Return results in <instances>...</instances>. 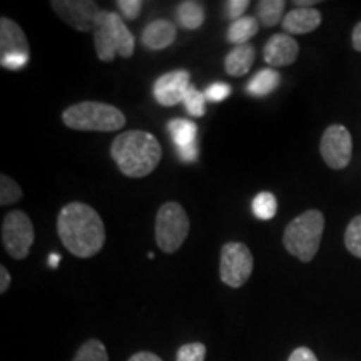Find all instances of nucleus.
I'll use <instances>...</instances> for the list:
<instances>
[{
    "label": "nucleus",
    "mask_w": 361,
    "mask_h": 361,
    "mask_svg": "<svg viewBox=\"0 0 361 361\" xmlns=\"http://www.w3.org/2000/svg\"><path fill=\"white\" fill-rule=\"evenodd\" d=\"M57 233L62 245L78 258H92L104 247L106 228L94 207L69 202L57 216Z\"/></svg>",
    "instance_id": "f257e3e1"
},
{
    "label": "nucleus",
    "mask_w": 361,
    "mask_h": 361,
    "mask_svg": "<svg viewBox=\"0 0 361 361\" xmlns=\"http://www.w3.org/2000/svg\"><path fill=\"white\" fill-rule=\"evenodd\" d=\"M111 156L124 176L141 179L157 168L162 157V147L151 133L126 130L112 141Z\"/></svg>",
    "instance_id": "f03ea898"
},
{
    "label": "nucleus",
    "mask_w": 361,
    "mask_h": 361,
    "mask_svg": "<svg viewBox=\"0 0 361 361\" xmlns=\"http://www.w3.org/2000/svg\"><path fill=\"white\" fill-rule=\"evenodd\" d=\"M324 231V216L322 211H305L286 226L283 234L284 250L303 263L313 261L322 245Z\"/></svg>",
    "instance_id": "7ed1b4c3"
},
{
    "label": "nucleus",
    "mask_w": 361,
    "mask_h": 361,
    "mask_svg": "<svg viewBox=\"0 0 361 361\" xmlns=\"http://www.w3.org/2000/svg\"><path fill=\"white\" fill-rule=\"evenodd\" d=\"M62 121L69 129L87 133H114L124 128L126 116L116 106L106 102L84 101L67 107Z\"/></svg>",
    "instance_id": "20e7f679"
},
{
    "label": "nucleus",
    "mask_w": 361,
    "mask_h": 361,
    "mask_svg": "<svg viewBox=\"0 0 361 361\" xmlns=\"http://www.w3.org/2000/svg\"><path fill=\"white\" fill-rule=\"evenodd\" d=\"M92 32L96 54L102 62L114 61L116 56L133 57L135 39L119 13L102 11Z\"/></svg>",
    "instance_id": "39448f33"
},
{
    "label": "nucleus",
    "mask_w": 361,
    "mask_h": 361,
    "mask_svg": "<svg viewBox=\"0 0 361 361\" xmlns=\"http://www.w3.org/2000/svg\"><path fill=\"white\" fill-rule=\"evenodd\" d=\"M189 234V218L179 202H166L156 216V241L162 252L173 255Z\"/></svg>",
    "instance_id": "423d86ee"
},
{
    "label": "nucleus",
    "mask_w": 361,
    "mask_h": 361,
    "mask_svg": "<svg viewBox=\"0 0 361 361\" xmlns=\"http://www.w3.org/2000/svg\"><path fill=\"white\" fill-rule=\"evenodd\" d=\"M252 255L250 247L243 243H226L221 247L219 256V276L221 281L229 288H241L251 278Z\"/></svg>",
    "instance_id": "0eeeda50"
},
{
    "label": "nucleus",
    "mask_w": 361,
    "mask_h": 361,
    "mask_svg": "<svg viewBox=\"0 0 361 361\" xmlns=\"http://www.w3.org/2000/svg\"><path fill=\"white\" fill-rule=\"evenodd\" d=\"M34 224L24 211H11L2 223V245L13 259H25L34 245Z\"/></svg>",
    "instance_id": "6e6552de"
},
{
    "label": "nucleus",
    "mask_w": 361,
    "mask_h": 361,
    "mask_svg": "<svg viewBox=\"0 0 361 361\" xmlns=\"http://www.w3.org/2000/svg\"><path fill=\"white\" fill-rule=\"evenodd\" d=\"M319 151L328 168L345 169L353 156V139L350 130L341 124L329 126L323 133Z\"/></svg>",
    "instance_id": "1a4fd4ad"
},
{
    "label": "nucleus",
    "mask_w": 361,
    "mask_h": 361,
    "mask_svg": "<svg viewBox=\"0 0 361 361\" xmlns=\"http://www.w3.org/2000/svg\"><path fill=\"white\" fill-rule=\"evenodd\" d=\"M51 6L54 12L79 32H89L96 29V24L101 17V7L92 0H52Z\"/></svg>",
    "instance_id": "9d476101"
},
{
    "label": "nucleus",
    "mask_w": 361,
    "mask_h": 361,
    "mask_svg": "<svg viewBox=\"0 0 361 361\" xmlns=\"http://www.w3.org/2000/svg\"><path fill=\"white\" fill-rule=\"evenodd\" d=\"M189 85H191V75L188 71H173L168 74H162L156 80L152 94L161 106L173 107L184 101Z\"/></svg>",
    "instance_id": "9b49d317"
},
{
    "label": "nucleus",
    "mask_w": 361,
    "mask_h": 361,
    "mask_svg": "<svg viewBox=\"0 0 361 361\" xmlns=\"http://www.w3.org/2000/svg\"><path fill=\"white\" fill-rule=\"evenodd\" d=\"M168 133L178 147L179 159L184 162H194L197 159V126L188 119H171L168 123Z\"/></svg>",
    "instance_id": "f8f14e48"
},
{
    "label": "nucleus",
    "mask_w": 361,
    "mask_h": 361,
    "mask_svg": "<svg viewBox=\"0 0 361 361\" xmlns=\"http://www.w3.org/2000/svg\"><path fill=\"white\" fill-rule=\"evenodd\" d=\"M300 54V45L291 35L274 34L264 45L263 57L271 67H286L295 64Z\"/></svg>",
    "instance_id": "ddd939ff"
},
{
    "label": "nucleus",
    "mask_w": 361,
    "mask_h": 361,
    "mask_svg": "<svg viewBox=\"0 0 361 361\" xmlns=\"http://www.w3.org/2000/svg\"><path fill=\"white\" fill-rule=\"evenodd\" d=\"M29 57V40L12 19H0V59Z\"/></svg>",
    "instance_id": "4468645a"
},
{
    "label": "nucleus",
    "mask_w": 361,
    "mask_h": 361,
    "mask_svg": "<svg viewBox=\"0 0 361 361\" xmlns=\"http://www.w3.org/2000/svg\"><path fill=\"white\" fill-rule=\"evenodd\" d=\"M322 24V12L313 7H296L284 16L283 29L288 35H305Z\"/></svg>",
    "instance_id": "2eb2a0df"
},
{
    "label": "nucleus",
    "mask_w": 361,
    "mask_h": 361,
    "mask_svg": "<svg viewBox=\"0 0 361 361\" xmlns=\"http://www.w3.org/2000/svg\"><path fill=\"white\" fill-rule=\"evenodd\" d=\"M178 30L171 20H152L151 24L144 27L141 40L142 45L149 51H162V49L169 47L176 40Z\"/></svg>",
    "instance_id": "dca6fc26"
},
{
    "label": "nucleus",
    "mask_w": 361,
    "mask_h": 361,
    "mask_svg": "<svg viewBox=\"0 0 361 361\" xmlns=\"http://www.w3.org/2000/svg\"><path fill=\"white\" fill-rule=\"evenodd\" d=\"M255 59L256 51L251 44L236 45V47L231 49V52L226 56L224 69L229 75H233V78H241V75L250 72Z\"/></svg>",
    "instance_id": "f3484780"
},
{
    "label": "nucleus",
    "mask_w": 361,
    "mask_h": 361,
    "mask_svg": "<svg viewBox=\"0 0 361 361\" xmlns=\"http://www.w3.org/2000/svg\"><path fill=\"white\" fill-rule=\"evenodd\" d=\"M279 80H281V78H279V74L274 69H261L247 82L246 92L255 97L269 96L273 90H276Z\"/></svg>",
    "instance_id": "a211bd4d"
},
{
    "label": "nucleus",
    "mask_w": 361,
    "mask_h": 361,
    "mask_svg": "<svg viewBox=\"0 0 361 361\" xmlns=\"http://www.w3.org/2000/svg\"><path fill=\"white\" fill-rule=\"evenodd\" d=\"M176 16H178V22L183 29L196 30L204 24L206 13L202 4L194 2V0H184L178 6Z\"/></svg>",
    "instance_id": "6ab92c4d"
},
{
    "label": "nucleus",
    "mask_w": 361,
    "mask_h": 361,
    "mask_svg": "<svg viewBox=\"0 0 361 361\" xmlns=\"http://www.w3.org/2000/svg\"><path fill=\"white\" fill-rule=\"evenodd\" d=\"M259 30V22L255 17H241V19L231 22L228 29V42H231L234 45H245L250 44L247 40L251 37H255Z\"/></svg>",
    "instance_id": "aec40b11"
},
{
    "label": "nucleus",
    "mask_w": 361,
    "mask_h": 361,
    "mask_svg": "<svg viewBox=\"0 0 361 361\" xmlns=\"http://www.w3.org/2000/svg\"><path fill=\"white\" fill-rule=\"evenodd\" d=\"M284 7L286 2L283 0H261L258 2V17L264 27H274L279 20L284 19Z\"/></svg>",
    "instance_id": "412c9836"
},
{
    "label": "nucleus",
    "mask_w": 361,
    "mask_h": 361,
    "mask_svg": "<svg viewBox=\"0 0 361 361\" xmlns=\"http://www.w3.org/2000/svg\"><path fill=\"white\" fill-rule=\"evenodd\" d=\"M252 214L261 221L273 219L278 213V201L274 194L271 192H258L251 202Z\"/></svg>",
    "instance_id": "4be33fe9"
},
{
    "label": "nucleus",
    "mask_w": 361,
    "mask_h": 361,
    "mask_svg": "<svg viewBox=\"0 0 361 361\" xmlns=\"http://www.w3.org/2000/svg\"><path fill=\"white\" fill-rule=\"evenodd\" d=\"M72 361H109V355L102 341L87 340L80 345Z\"/></svg>",
    "instance_id": "5701e85b"
},
{
    "label": "nucleus",
    "mask_w": 361,
    "mask_h": 361,
    "mask_svg": "<svg viewBox=\"0 0 361 361\" xmlns=\"http://www.w3.org/2000/svg\"><path fill=\"white\" fill-rule=\"evenodd\" d=\"M22 200V189L19 184L7 174L0 176V206L16 204Z\"/></svg>",
    "instance_id": "b1692460"
},
{
    "label": "nucleus",
    "mask_w": 361,
    "mask_h": 361,
    "mask_svg": "<svg viewBox=\"0 0 361 361\" xmlns=\"http://www.w3.org/2000/svg\"><path fill=\"white\" fill-rule=\"evenodd\" d=\"M345 245L351 255L361 259V214L350 221L345 231Z\"/></svg>",
    "instance_id": "393cba45"
},
{
    "label": "nucleus",
    "mask_w": 361,
    "mask_h": 361,
    "mask_svg": "<svg viewBox=\"0 0 361 361\" xmlns=\"http://www.w3.org/2000/svg\"><path fill=\"white\" fill-rule=\"evenodd\" d=\"M184 106H186V111L194 117L204 116V107H206V96L204 92L197 90L194 85H189L186 90V96H184Z\"/></svg>",
    "instance_id": "a878e982"
},
{
    "label": "nucleus",
    "mask_w": 361,
    "mask_h": 361,
    "mask_svg": "<svg viewBox=\"0 0 361 361\" xmlns=\"http://www.w3.org/2000/svg\"><path fill=\"white\" fill-rule=\"evenodd\" d=\"M206 351L204 343H188L178 350L176 361H204Z\"/></svg>",
    "instance_id": "bb28decb"
},
{
    "label": "nucleus",
    "mask_w": 361,
    "mask_h": 361,
    "mask_svg": "<svg viewBox=\"0 0 361 361\" xmlns=\"http://www.w3.org/2000/svg\"><path fill=\"white\" fill-rule=\"evenodd\" d=\"M116 6L119 7V11L123 13L124 19L135 20L142 11L144 2H141V0H117Z\"/></svg>",
    "instance_id": "cd10ccee"
},
{
    "label": "nucleus",
    "mask_w": 361,
    "mask_h": 361,
    "mask_svg": "<svg viewBox=\"0 0 361 361\" xmlns=\"http://www.w3.org/2000/svg\"><path fill=\"white\" fill-rule=\"evenodd\" d=\"M229 94H231V85H228L224 82H214L204 90L206 99H207V101H211V102L224 101V99L228 97Z\"/></svg>",
    "instance_id": "c85d7f7f"
},
{
    "label": "nucleus",
    "mask_w": 361,
    "mask_h": 361,
    "mask_svg": "<svg viewBox=\"0 0 361 361\" xmlns=\"http://www.w3.org/2000/svg\"><path fill=\"white\" fill-rule=\"evenodd\" d=\"M247 7H250V0H229V2H224L226 16L233 22L241 19Z\"/></svg>",
    "instance_id": "c756f323"
},
{
    "label": "nucleus",
    "mask_w": 361,
    "mask_h": 361,
    "mask_svg": "<svg viewBox=\"0 0 361 361\" xmlns=\"http://www.w3.org/2000/svg\"><path fill=\"white\" fill-rule=\"evenodd\" d=\"M288 361H318V358H316V355L310 348H306V346H300V348L293 351Z\"/></svg>",
    "instance_id": "7c9ffc66"
},
{
    "label": "nucleus",
    "mask_w": 361,
    "mask_h": 361,
    "mask_svg": "<svg viewBox=\"0 0 361 361\" xmlns=\"http://www.w3.org/2000/svg\"><path fill=\"white\" fill-rule=\"evenodd\" d=\"M11 286V273H8L6 266H0V293H6Z\"/></svg>",
    "instance_id": "2f4dec72"
},
{
    "label": "nucleus",
    "mask_w": 361,
    "mask_h": 361,
    "mask_svg": "<svg viewBox=\"0 0 361 361\" xmlns=\"http://www.w3.org/2000/svg\"><path fill=\"white\" fill-rule=\"evenodd\" d=\"M128 361H162L159 356L151 353V351H141V353H135L130 356Z\"/></svg>",
    "instance_id": "473e14b6"
},
{
    "label": "nucleus",
    "mask_w": 361,
    "mask_h": 361,
    "mask_svg": "<svg viewBox=\"0 0 361 361\" xmlns=\"http://www.w3.org/2000/svg\"><path fill=\"white\" fill-rule=\"evenodd\" d=\"M351 44H353L356 52H361V22L355 25L353 34H351Z\"/></svg>",
    "instance_id": "72a5a7b5"
},
{
    "label": "nucleus",
    "mask_w": 361,
    "mask_h": 361,
    "mask_svg": "<svg viewBox=\"0 0 361 361\" xmlns=\"http://www.w3.org/2000/svg\"><path fill=\"white\" fill-rule=\"evenodd\" d=\"M295 4L296 7H311V6H316V0H296V2H293Z\"/></svg>",
    "instance_id": "f704fd0d"
},
{
    "label": "nucleus",
    "mask_w": 361,
    "mask_h": 361,
    "mask_svg": "<svg viewBox=\"0 0 361 361\" xmlns=\"http://www.w3.org/2000/svg\"><path fill=\"white\" fill-rule=\"evenodd\" d=\"M47 261H49V266H51V268H57L59 261H61V256L56 255V252H52V255L49 256Z\"/></svg>",
    "instance_id": "c9c22d12"
}]
</instances>
